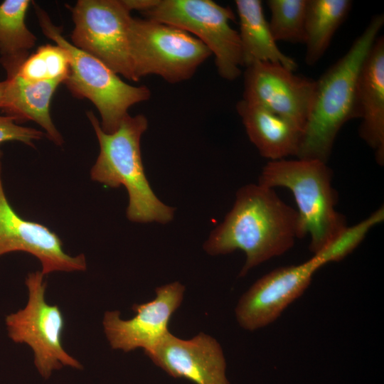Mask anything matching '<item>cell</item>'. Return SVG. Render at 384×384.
I'll use <instances>...</instances> for the list:
<instances>
[{
  "label": "cell",
  "instance_id": "obj_8",
  "mask_svg": "<svg viewBox=\"0 0 384 384\" xmlns=\"http://www.w3.org/2000/svg\"><path fill=\"white\" fill-rule=\"evenodd\" d=\"M43 277L41 271L28 274L25 281L28 302L24 308L9 314L5 322L9 337L32 349L38 372L48 379L53 371L63 367L82 370L83 366L63 346L64 317L57 305L47 303Z\"/></svg>",
  "mask_w": 384,
  "mask_h": 384
},
{
  "label": "cell",
  "instance_id": "obj_12",
  "mask_svg": "<svg viewBox=\"0 0 384 384\" xmlns=\"http://www.w3.org/2000/svg\"><path fill=\"white\" fill-rule=\"evenodd\" d=\"M184 291L178 282L156 288L154 299L132 306L136 315L128 320L122 319L119 311H106L102 325L111 347L124 352L142 348L146 353L153 348L169 332L170 319L181 305Z\"/></svg>",
  "mask_w": 384,
  "mask_h": 384
},
{
  "label": "cell",
  "instance_id": "obj_5",
  "mask_svg": "<svg viewBox=\"0 0 384 384\" xmlns=\"http://www.w3.org/2000/svg\"><path fill=\"white\" fill-rule=\"evenodd\" d=\"M33 4L43 33L70 56V72L63 84L75 97L93 103L100 113L103 132H114L131 107L150 98V90L124 82L101 60L75 47L64 38L61 28L52 23L48 14Z\"/></svg>",
  "mask_w": 384,
  "mask_h": 384
},
{
  "label": "cell",
  "instance_id": "obj_10",
  "mask_svg": "<svg viewBox=\"0 0 384 384\" xmlns=\"http://www.w3.org/2000/svg\"><path fill=\"white\" fill-rule=\"evenodd\" d=\"M323 266L314 255L302 264L277 268L258 279L236 306L239 325L254 331L274 321L304 293L315 272Z\"/></svg>",
  "mask_w": 384,
  "mask_h": 384
},
{
  "label": "cell",
  "instance_id": "obj_1",
  "mask_svg": "<svg viewBox=\"0 0 384 384\" xmlns=\"http://www.w3.org/2000/svg\"><path fill=\"white\" fill-rule=\"evenodd\" d=\"M301 238L297 210L287 205L274 188L247 184L236 193L235 203L223 221L203 244L210 255L240 250L246 260L240 272L252 268L290 250Z\"/></svg>",
  "mask_w": 384,
  "mask_h": 384
},
{
  "label": "cell",
  "instance_id": "obj_25",
  "mask_svg": "<svg viewBox=\"0 0 384 384\" xmlns=\"http://www.w3.org/2000/svg\"><path fill=\"white\" fill-rule=\"evenodd\" d=\"M5 87H6V81L4 80V81L0 82V109L1 107L3 100H4Z\"/></svg>",
  "mask_w": 384,
  "mask_h": 384
},
{
  "label": "cell",
  "instance_id": "obj_6",
  "mask_svg": "<svg viewBox=\"0 0 384 384\" xmlns=\"http://www.w3.org/2000/svg\"><path fill=\"white\" fill-rule=\"evenodd\" d=\"M129 43L137 81L149 75L169 83L187 80L212 55L207 46L189 33L146 18L132 17Z\"/></svg>",
  "mask_w": 384,
  "mask_h": 384
},
{
  "label": "cell",
  "instance_id": "obj_16",
  "mask_svg": "<svg viewBox=\"0 0 384 384\" xmlns=\"http://www.w3.org/2000/svg\"><path fill=\"white\" fill-rule=\"evenodd\" d=\"M236 109L250 141L270 161L297 156L303 131L287 119L243 99Z\"/></svg>",
  "mask_w": 384,
  "mask_h": 384
},
{
  "label": "cell",
  "instance_id": "obj_24",
  "mask_svg": "<svg viewBox=\"0 0 384 384\" xmlns=\"http://www.w3.org/2000/svg\"><path fill=\"white\" fill-rule=\"evenodd\" d=\"M124 5L131 12L132 10L144 13L155 6L159 0H122Z\"/></svg>",
  "mask_w": 384,
  "mask_h": 384
},
{
  "label": "cell",
  "instance_id": "obj_14",
  "mask_svg": "<svg viewBox=\"0 0 384 384\" xmlns=\"http://www.w3.org/2000/svg\"><path fill=\"white\" fill-rule=\"evenodd\" d=\"M145 354L174 378H184L196 384H229L222 348L204 333L183 340L169 331Z\"/></svg>",
  "mask_w": 384,
  "mask_h": 384
},
{
  "label": "cell",
  "instance_id": "obj_7",
  "mask_svg": "<svg viewBox=\"0 0 384 384\" xmlns=\"http://www.w3.org/2000/svg\"><path fill=\"white\" fill-rule=\"evenodd\" d=\"M143 14L195 35L214 55L222 78L231 81L240 75V41L238 32L230 26L235 16L230 7L211 0H159Z\"/></svg>",
  "mask_w": 384,
  "mask_h": 384
},
{
  "label": "cell",
  "instance_id": "obj_19",
  "mask_svg": "<svg viewBox=\"0 0 384 384\" xmlns=\"http://www.w3.org/2000/svg\"><path fill=\"white\" fill-rule=\"evenodd\" d=\"M32 1L6 0L0 4V63L7 75L17 73L36 42L26 17Z\"/></svg>",
  "mask_w": 384,
  "mask_h": 384
},
{
  "label": "cell",
  "instance_id": "obj_3",
  "mask_svg": "<svg viewBox=\"0 0 384 384\" xmlns=\"http://www.w3.org/2000/svg\"><path fill=\"white\" fill-rule=\"evenodd\" d=\"M86 114L100 146L90 171L92 180L110 188H126L129 197L127 217L130 221L169 223L175 210L155 195L142 163L140 142L148 128L147 118L143 114H128L114 132L107 134L92 111H87Z\"/></svg>",
  "mask_w": 384,
  "mask_h": 384
},
{
  "label": "cell",
  "instance_id": "obj_2",
  "mask_svg": "<svg viewBox=\"0 0 384 384\" xmlns=\"http://www.w3.org/2000/svg\"><path fill=\"white\" fill-rule=\"evenodd\" d=\"M383 23V14L374 16L347 53L316 80L297 159L327 163L340 129L346 122L357 118L358 75Z\"/></svg>",
  "mask_w": 384,
  "mask_h": 384
},
{
  "label": "cell",
  "instance_id": "obj_17",
  "mask_svg": "<svg viewBox=\"0 0 384 384\" xmlns=\"http://www.w3.org/2000/svg\"><path fill=\"white\" fill-rule=\"evenodd\" d=\"M1 110L16 123L32 120L45 130L46 136L58 146L63 139L54 125L50 114V101L58 81L28 82L16 74L7 75Z\"/></svg>",
  "mask_w": 384,
  "mask_h": 384
},
{
  "label": "cell",
  "instance_id": "obj_21",
  "mask_svg": "<svg viewBox=\"0 0 384 384\" xmlns=\"http://www.w3.org/2000/svg\"><path fill=\"white\" fill-rule=\"evenodd\" d=\"M70 68V56L65 49L58 45L39 46L28 55L15 73L23 80L31 82L58 81L63 83Z\"/></svg>",
  "mask_w": 384,
  "mask_h": 384
},
{
  "label": "cell",
  "instance_id": "obj_20",
  "mask_svg": "<svg viewBox=\"0 0 384 384\" xmlns=\"http://www.w3.org/2000/svg\"><path fill=\"white\" fill-rule=\"evenodd\" d=\"M351 6L350 0H308L304 26L308 65H315L322 58Z\"/></svg>",
  "mask_w": 384,
  "mask_h": 384
},
{
  "label": "cell",
  "instance_id": "obj_15",
  "mask_svg": "<svg viewBox=\"0 0 384 384\" xmlns=\"http://www.w3.org/2000/svg\"><path fill=\"white\" fill-rule=\"evenodd\" d=\"M357 118L359 135L373 149L380 165L384 163V38L378 36L358 75Z\"/></svg>",
  "mask_w": 384,
  "mask_h": 384
},
{
  "label": "cell",
  "instance_id": "obj_11",
  "mask_svg": "<svg viewBox=\"0 0 384 384\" xmlns=\"http://www.w3.org/2000/svg\"><path fill=\"white\" fill-rule=\"evenodd\" d=\"M293 72L275 63L250 65L244 73L242 99L287 119L304 131L316 80Z\"/></svg>",
  "mask_w": 384,
  "mask_h": 384
},
{
  "label": "cell",
  "instance_id": "obj_22",
  "mask_svg": "<svg viewBox=\"0 0 384 384\" xmlns=\"http://www.w3.org/2000/svg\"><path fill=\"white\" fill-rule=\"evenodd\" d=\"M308 0H269L270 28L276 42L293 43L305 41V18Z\"/></svg>",
  "mask_w": 384,
  "mask_h": 384
},
{
  "label": "cell",
  "instance_id": "obj_18",
  "mask_svg": "<svg viewBox=\"0 0 384 384\" xmlns=\"http://www.w3.org/2000/svg\"><path fill=\"white\" fill-rule=\"evenodd\" d=\"M240 21L242 66L257 62H270L282 65L294 71L295 60L282 53L274 41L269 22L266 20L262 2L260 0H236Z\"/></svg>",
  "mask_w": 384,
  "mask_h": 384
},
{
  "label": "cell",
  "instance_id": "obj_23",
  "mask_svg": "<svg viewBox=\"0 0 384 384\" xmlns=\"http://www.w3.org/2000/svg\"><path fill=\"white\" fill-rule=\"evenodd\" d=\"M45 135L41 130L18 124L13 117L0 116V145L6 142H19L33 147L34 142ZM2 155L0 150V158Z\"/></svg>",
  "mask_w": 384,
  "mask_h": 384
},
{
  "label": "cell",
  "instance_id": "obj_4",
  "mask_svg": "<svg viewBox=\"0 0 384 384\" xmlns=\"http://www.w3.org/2000/svg\"><path fill=\"white\" fill-rule=\"evenodd\" d=\"M332 171L316 159L270 161L258 183L284 187L293 194L297 206L301 238L310 237L309 250L319 252L347 227L345 217L336 209L338 196L332 185Z\"/></svg>",
  "mask_w": 384,
  "mask_h": 384
},
{
  "label": "cell",
  "instance_id": "obj_13",
  "mask_svg": "<svg viewBox=\"0 0 384 384\" xmlns=\"http://www.w3.org/2000/svg\"><path fill=\"white\" fill-rule=\"evenodd\" d=\"M28 252L39 260L42 274L54 272L85 271L84 255L67 254L59 237L38 223L22 218L12 208L5 195L0 161V256L11 252Z\"/></svg>",
  "mask_w": 384,
  "mask_h": 384
},
{
  "label": "cell",
  "instance_id": "obj_9",
  "mask_svg": "<svg viewBox=\"0 0 384 384\" xmlns=\"http://www.w3.org/2000/svg\"><path fill=\"white\" fill-rule=\"evenodd\" d=\"M72 44L118 75L137 82L131 58L130 11L122 0H78L69 7Z\"/></svg>",
  "mask_w": 384,
  "mask_h": 384
}]
</instances>
